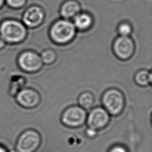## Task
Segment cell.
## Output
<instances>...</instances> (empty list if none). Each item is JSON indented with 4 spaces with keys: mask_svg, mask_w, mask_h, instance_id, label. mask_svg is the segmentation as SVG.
<instances>
[{
    "mask_svg": "<svg viewBox=\"0 0 152 152\" xmlns=\"http://www.w3.org/2000/svg\"><path fill=\"white\" fill-rule=\"evenodd\" d=\"M96 132H97L96 130L90 128H88V129L86 131V133H87V135L89 137H93V136L96 135Z\"/></svg>",
    "mask_w": 152,
    "mask_h": 152,
    "instance_id": "20",
    "label": "cell"
},
{
    "mask_svg": "<svg viewBox=\"0 0 152 152\" xmlns=\"http://www.w3.org/2000/svg\"><path fill=\"white\" fill-rule=\"evenodd\" d=\"M45 18L43 9L37 5L27 8L22 15V23L26 27L35 28L40 25Z\"/></svg>",
    "mask_w": 152,
    "mask_h": 152,
    "instance_id": "9",
    "label": "cell"
},
{
    "mask_svg": "<svg viewBox=\"0 0 152 152\" xmlns=\"http://www.w3.org/2000/svg\"><path fill=\"white\" fill-rule=\"evenodd\" d=\"M94 99L93 94L89 92H84L80 94L78 98V103L84 109L91 108L94 104Z\"/></svg>",
    "mask_w": 152,
    "mask_h": 152,
    "instance_id": "14",
    "label": "cell"
},
{
    "mask_svg": "<svg viewBox=\"0 0 152 152\" xmlns=\"http://www.w3.org/2000/svg\"><path fill=\"white\" fill-rule=\"evenodd\" d=\"M118 31L120 36H128L132 31V28L129 24L126 23H123L119 26Z\"/></svg>",
    "mask_w": 152,
    "mask_h": 152,
    "instance_id": "18",
    "label": "cell"
},
{
    "mask_svg": "<svg viewBox=\"0 0 152 152\" xmlns=\"http://www.w3.org/2000/svg\"><path fill=\"white\" fill-rule=\"evenodd\" d=\"M27 0H5V4L10 8L19 10L26 4Z\"/></svg>",
    "mask_w": 152,
    "mask_h": 152,
    "instance_id": "17",
    "label": "cell"
},
{
    "mask_svg": "<svg viewBox=\"0 0 152 152\" xmlns=\"http://www.w3.org/2000/svg\"><path fill=\"white\" fill-rule=\"evenodd\" d=\"M93 23L91 17L87 13H79L74 17V25L80 30H86L90 27Z\"/></svg>",
    "mask_w": 152,
    "mask_h": 152,
    "instance_id": "13",
    "label": "cell"
},
{
    "mask_svg": "<svg viewBox=\"0 0 152 152\" xmlns=\"http://www.w3.org/2000/svg\"><path fill=\"white\" fill-rule=\"evenodd\" d=\"M18 68L26 72H34L39 70L43 64L40 56L34 52L25 50L21 52L17 58Z\"/></svg>",
    "mask_w": 152,
    "mask_h": 152,
    "instance_id": "4",
    "label": "cell"
},
{
    "mask_svg": "<svg viewBox=\"0 0 152 152\" xmlns=\"http://www.w3.org/2000/svg\"><path fill=\"white\" fill-rule=\"evenodd\" d=\"M5 5V0H0V10L4 7Z\"/></svg>",
    "mask_w": 152,
    "mask_h": 152,
    "instance_id": "22",
    "label": "cell"
},
{
    "mask_svg": "<svg viewBox=\"0 0 152 152\" xmlns=\"http://www.w3.org/2000/svg\"><path fill=\"white\" fill-rule=\"evenodd\" d=\"M25 78L19 75H13L10 78L8 84V94L14 97L25 85Z\"/></svg>",
    "mask_w": 152,
    "mask_h": 152,
    "instance_id": "12",
    "label": "cell"
},
{
    "mask_svg": "<svg viewBox=\"0 0 152 152\" xmlns=\"http://www.w3.org/2000/svg\"><path fill=\"white\" fill-rule=\"evenodd\" d=\"M6 45H7L6 43L0 36V50H2L3 49H4Z\"/></svg>",
    "mask_w": 152,
    "mask_h": 152,
    "instance_id": "21",
    "label": "cell"
},
{
    "mask_svg": "<svg viewBox=\"0 0 152 152\" xmlns=\"http://www.w3.org/2000/svg\"><path fill=\"white\" fill-rule=\"evenodd\" d=\"M27 34V27L20 21L5 18L0 22V36L6 45L19 44L26 39Z\"/></svg>",
    "mask_w": 152,
    "mask_h": 152,
    "instance_id": "1",
    "label": "cell"
},
{
    "mask_svg": "<svg viewBox=\"0 0 152 152\" xmlns=\"http://www.w3.org/2000/svg\"><path fill=\"white\" fill-rule=\"evenodd\" d=\"M87 114L85 110L80 106H73L67 108L62 113V122L69 127H78L83 125L86 121Z\"/></svg>",
    "mask_w": 152,
    "mask_h": 152,
    "instance_id": "6",
    "label": "cell"
},
{
    "mask_svg": "<svg viewBox=\"0 0 152 152\" xmlns=\"http://www.w3.org/2000/svg\"><path fill=\"white\" fill-rule=\"evenodd\" d=\"M76 33L73 23L68 20H59L55 22L50 29L52 40L58 44H65L71 41Z\"/></svg>",
    "mask_w": 152,
    "mask_h": 152,
    "instance_id": "2",
    "label": "cell"
},
{
    "mask_svg": "<svg viewBox=\"0 0 152 152\" xmlns=\"http://www.w3.org/2000/svg\"><path fill=\"white\" fill-rule=\"evenodd\" d=\"M0 152H7V151L3 147L0 145Z\"/></svg>",
    "mask_w": 152,
    "mask_h": 152,
    "instance_id": "23",
    "label": "cell"
},
{
    "mask_svg": "<svg viewBox=\"0 0 152 152\" xmlns=\"http://www.w3.org/2000/svg\"><path fill=\"white\" fill-rule=\"evenodd\" d=\"M14 97L17 104L24 108L36 107L40 100L38 93L30 88H23Z\"/></svg>",
    "mask_w": 152,
    "mask_h": 152,
    "instance_id": "10",
    "label": "cell"
},
{
    "mask_svg": "<svg viewBox=\"0 0 152 152\" xmlns=\"http://www.w3.org/2000/svg\"><path fill=\"white\" fill-rule=\"evenodd\" d=\"M109 152H128L127 150L122 145H115L113 147Z\"/></svg>",
    "mask_w": 152,
    "mask_h": 152,
    "instance_id": "19",
    "label": "cell"
},
{
    "mask_svg": "<svg viewBox=\"0 0 152 152\" xmlns=\"http://www.w3.org/2000/svg\"><path fill=\"white\" fill-rule=\"evenodd\" d=\"M109 119V113L104 108L100 107L92 109L86 118L88 128L96 131L106 126Z\"/></svg>",
    "mask_w": 152,
    "mask_h": 152,
    "instance_id": "8",
    "label": "cell"
},
{
    "mask_svg": "<svg viewBox=\"0 0 152 152\" xmlns=\"http://www.w3.org/2000/svg\"><path fill=\"white\" fill-rule=\"evenodd\" d=\"M113 52L119 59L126 60L131 57L134 52V43L128 36L118 37L113 43Z\"/></svg>",
    "mask_w": 152,
    "mask_h": 152,
    "instance_id": "7",
    "label": "cell"
},
{
    "mask_svg": "<svg viewBox=\"0 0 152 152\" xmlns=\"http://www.w3.org/2000/svg\"><path fill=\"white\" fill-rule=\"evenodd\" d=\"M40 58L43 63H45L46 64H50L55 61L56 55L53 50L48 49L44 50L42 53Z\"/></svg>",
    "mask_w": 152,
    "mask_h": 152,
    "instance_id": "16",
    "label": "cell"
},
{
    "mask_svg": "<svg viewBox=\"0 0 152 152\" xmlns=\"http://www.w3.org/2000/svg\"><path fill=\"white\" fill-rule=\"evenodd\" d=\"M104 109L112 115H118L123 110L125 100L123 94L117 89L111 88L106 91L102 97Z\"/></svg>",
    "mask_w": 152,
    "mask_h": 152,
    "instance_id": "3",
    "label": "cell"
},
{
    "mask_svg": "<svg viewBox=\"0 0 152 152\" xmlns=\"http://www.w3.org/2000/svg\"><path fill=\"white\" fill-rule=\"evenodd\" d=\"M135 80L140 86H147L151 83V74L146 70H141L136 74Z\"/></svg>",
    "mask_w": 152,
    "mask_h": 152,
    "instance_id": "15",
    "label": "cell"
},
{
    "mask_svg": "<svg viewBox=\"0 0 152 152\" xmlns=\"http://www.w3.org/2000/svg\"><path fill=\"white\" fill-rule=\"evenodd\" d=\"M41 141L39 134L34 130H27L18 137L16 143L18 152H34L36 150Z\"/></svg>",
    "mask_w": 152,
    "mask_h": 152,
    "instance_id": "5",
    "label": "cell"
},
{
    "mask_svg": "<svg viewBox=\"0 0 152 152\" xmlns=\"http://www.w3.org/2000/svg\"><path fill=\"white\" fill-rule=\"evenodd\" d=\"M81 7L79 3L75 0H68L64 2L60 9L61 16L65 20L74 18L80 12Z\"/></svg>",
    "mask_w": 152,
    "mask_h": 152,
    "instance_id": "11",
    "label": "cell"
}]
</instances>
